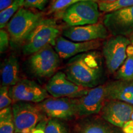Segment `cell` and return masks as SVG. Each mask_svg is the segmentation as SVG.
<instances>
[{"label": "cell", "mask_w": 133, "mask_h": 133, "mask_svg": "<svg viewBox=\"0 0 133 133\" xmlns=\"http://www.w3.org/2000/svg\"><path fill=\"white\" fill-rule=\"evenodd\" d=\"M107 99L121 101L133 106V81L118 80L106 84Z\"/></svg>", "instance_id": "obj_16"}, {"label": "cell", "mask_w": 133, "mask_h": 133, "mask_svg": "<svg viewBox=\"0 0 133 133\" xmlns=\"http://www.w3.org/2000/svg\"><path fill=\"white\" fill-rule=\"evenodd\" d=\"M101 46L99 39L88 42H75L60 36L56 40L54 49L60 58L69 59L82 53L92 51Z\"/></svg>", "instance_id": "obj_15"}, {"label": "cell", "mask_w": 133, "mask_h": 133, "mask_svg": "<svg viewBox=\"0 0 133 133\" xmlns=\"http://www.w3.org/2000/svg\"><path fill=\"white\" fill-rule=\"evenodd\" d=\"M2 86L11 87L19 81V63L14 54L4 60L1 68Z\"/></svg>", "instance_id": "obj_17"}, {"label": "cell", "mask_w": 133, "mask_h": 133, "mask_svg": "<svg viewBox=\"0 0 133 133\" xmlns=\"http://www.w3.org/2000/svg\"><path fill=\"white\" fill-rule=\"evenodd\" d=\"M78 2V0H55L49 8L48 14L61 12Z\"/></svg>", "instance_id": "obj_23"}, {"label": "cell", "mask_w": 133, "mask_h": 133, "mask_svg": "<svg viewBox=\"0 0 133 133\" xmlns=\"http://www.w3.org/2000/svg\"><path fill=\"white\" fill-rule=\"evenodd\" d=\"M99 11L110 13L133 6V0H116L114 2L97 1Z\"/></svg>", "instance_id": "obj_21"}, {"label": "cell", "mask_w": 133, "mask_h": 133, "mask_svg": "<svg viewBox=\"0 0 133 133\" xmlns=\"http://www.w3.org/2000/svg\"><path fill=\"white\" fill-rule=\"evenodd\" d=\"M53 1H55V0H53Z\"/></svg>", "instance_id": "obj_35"}, {"label": "cell", "mask_w": 133, "mask_h": 133, "mask_svg": "<svg viewBox=\"0 0 133 133\" xmlns=\"http://www.w3.org/2000/svg\"><path fill=\"white\" fill-rule=\"evenodd\" d=\"M60 57L51 45H48L31 55L29 60L30 69L38 77H50L57 70Z\"/></svg>", "instance_id": "obj_6"}, {"label": "cell", "mask_w": 133, "mask_h": 133, "mask_svg": "<svg viewBox=\"0 0 133 133\" xmlns=\"http://www.w3.org/2000/svg\"><path fill=\"white\" fill-rule=\"evenodd\" d=\"M81 133H115L102 124L92 123L86 126Z\"/></svg>", "instance_id": "obj_25"}, {"label": "cell", "mask_w": 133, "mask_h": 133, "mask_svg": "<svg viewBox=\"0 0 133 133\" xmlns=\"http://www.w3.org/2000/svg\"><path fill=\"white\" fill-rule=\"evenodd\" d=\"M65 74L78 85L89 89L96 87L102 76L101 56L92 51L73 57L68 62Z\"/></svg>", "instance_id": "obj_1"}, {"label": "cell", "mask_w": 133, "mask_h": 133, "mask_svg": "<svg viewBox=\"0 0 133 133\" xmlns=\"http://www.w3.org/2000/svg\"><path fill=\"white\" fill-rule=\"evenodd\" d=\"M130 44V39L123 36H113L104 42L102 52L110 72L118 70L127 57V49Z\"/></svg>", "instance_id": "obj_7"}, {"label": "cell", "mask_w": 133, "mask_h": 133, "mask_svg": "<svg viewBox=\"0 0 133 133\" xmlns=\"http://www.w3.org/2000/svg\"><path fill=\"white\" fill-rule=\"evenodd\" d=\"M25 0H15L12 4L10 5L9 7L5 9L0 12V28L4 29L10 20L16 14L19 10L24 7Z\"/></svg>", "instance_id": "obj_20"}, {"label": "cell", "mask_w": 133, "mask_h": 133, "mask_svg": "<svg viewBox=\"0 0 133 133\" xmlns=\"http://www.w3.org/2000/svg\"><path fill=\"white\" fill-rule=\"evenodd\" d=\"M131 120L133 121V111H132V114H131Z\"/></svg>", "instance_id": "obj_33"}, {"label": "cell", "mask_w": 133, "mask_h": 133, "mask_svg": "<svg viewBox=\"0 0 133 133\" xmlns=\"http://www.w3.org/2000/svg\"><path fill=\"white\" fill-rule=\"evenodd\" d=\"M43 19L41 13L33 12L25 7L21 8L7 25L11 44L14 47L24 45L30 34Z\"/></svg>", "instance_id": "obj_2"}, {"label": "cell", "mask_w": 133, "mask_h": 133, "mask_svg": "<svg viewBox=\"0 0 133 133\" xmlns=\"http://www.w3.org/2000/svg\"><path fill=\"white\" fill-rule=\"evenodd\" d=\"M124 133H133V121L130 120L122 128Z\"/></svg>", "instance_id": "obj_28"}, {"label": "cell", "mask_w": 133, "mask_h": 133, "mask_svg": "<svg viewBox=\"0 0 133 133\" xmlns=\"http://www.w3.org/2000/svg\"><path fill=\"white\" fill-rule=\"evenodd\" d=\"M100 16L97 1H79L71 5L61 14L63 21L70 26H76L98 23Z\"/></svg>", "instance_id": "obj_4"}, {"label": "cell", "mask_w": 133, "mask_h": 133, "mask_svg": "<svg viewBox=\"0 0 133 133\" xmlns=\"http://www.w3.org/2000/svg\"><path fill=\"white\" fill-rule=\"evenodd\" d=\"M106 99V84L91 88L86 95L78 99V116H86L101 112Z\"/></svg>", "instance_id": "obj_12"}, {"label": "cell", "mask_w": 133, "mask_h": 133, "mask_svg": "<svg viewBox=\"0 0 133 133\" xmlns=\"http://www.w3.org/2000/svg\"><path fill=\"white\" fill-rule=\"evenodd\" d=\"M130 41H131V44H132L133 45V33L131 34V35L130 36Z\"/></svg>", "instance_id": "obj_31"}, {"label": "cell", "mask_w": 133, "mask_h": 133, "mask_svg": "<svg viewBox=\"0 0 133 133\" xmlns=\"http://www.w3.org/2000/svg\"><path fill=\"white\" fill-rule=\"evenodd\" d=\"M133 106L128 103L109 100L105 101L101 112L102 118L113 125L123 128L131 120Z\"/></svg>", "instance_id": "obj_13"}, {"label": "cell", "mask_w": 133, "mask_h": 133, "mask_svg": "<svg viewBox=\"0 0 133 133\" xmlns=\"http://www.w3.org/2000/svg\"><path fill=\"white\" fill-rule=\"evenodd\" d=\"M49 0H25V8H35L42 11L45 8Z\"/></svg>", "instance_id": "obj_27"}, {"label": "cell", "mask_w": 133, "mask_h": 133, "mask_svg": "<svg viewBox=\"0 0 133 133\" xmlns=\"http://www.w3.org/2000/svg\"><path fill=\"white\" fill-rule=\"evenodd\" d=\"M10 36L8 31L4 29L0 30V52H4L9 48Z\"/></svg>", "instance_id": "obj_26"}, {"label": "cell", "mask_w": 133, "mask_h": 133, "mask_svg": "<svg viewBox=\"0 0 133 133\" xmlns=\"http://www.w3.org/2000/svg\"><path fill=\"white\" fill-rule=\"evenodd\" d=\"M14 1L15 0H0V11H2L6 9L12 4Z\"/></svg>", "instance_id": "obj_29"}, {"label": "cell", "mask_w": 133, "mask_h": 133, "mask_svg": "<svg viewBox=\"0 0 133 133\" xmlns=\"http://www.w3.org/2000/svg\"><path fill=\"white\" fill-rule=\"evenodd\" d=\"M45 133H69L65 125L59 119H48L45 128Z\"/></svg>", "instance_id": "obj_22"}, {"label": "cell", "mask_w": 133, "mask_h": 133, "mask_svg": "<svg viewBox=\"0 0 133 133\" xmlns=\"http://www.w3.org/2000/svg\"><path fill=\"white\" fill-rule=\"evenodd\" d=\"M15 126L12 107L0 111V133H14Z\"/></svg>", "instance_id": "obj_19"}, {"label": "cell", "mask_w": 133, "mask_h": 133, "mask_svg": "<svg viewBox=\"0 0 133 133\" xmlns=\"http://www.w3.org/2000/svg\"><path fill=\"white\" fill-rule=\"evenodd\" d=\"M9 87L6 86H1L0 89V109L3 110L10 107L12 102L9 94Z\"/></svg>", "instance_id": "obj_24"}, {"label": "cell", "mask_w": 133, "mask_h": 133, "mask_svg": "<svg viewBox=\"0 0 133 133\" xmlns=\"http://www.w3.org/2000/svg\"><path fill=\"white\" fill-rule=\"evenodd\" d=\"M116 0H99V1H102V2H114Z\"/></svg>", "instance_id": "obj_30"}, {"label": "cell", "mask_w": 133, "mask_h": 133, "mask_svg": "<svg viewBox=\"0 0 133 133\" xmlns=\"http://www.w3.org/2000/svg\"><path fill=\"white\" fill-rule=\"evenodd\" d=\"M29 133H33V132H32V131H31V132H29Z\"/></svg>", "instance_id": "obj_34"}, {"label": "cell", "mask_w": 133, "mask_h": 133, "mask_svg": "<svg viewBox=\"0 0 133 133\" xmlns=\"http://www.w3.org/2000/svg\"><path fill=\"white\" fill-rule=\"evenodd\" d=\"M78 2L79 1H97L96 0H78Z\"/></svg>", "instance_id": "obj_32"}, {"label": "cell", "mask_w": 133, "mask_h": 133, "mask_svg": "<svg viewBox=\"0 0 133 133\" xmlns=\"http://www.w3.org/2000/svg\"><path fill=\"white\" fill-rule=\"evenodd\" d=\"M16 133H29L44 119V113L38 105L30 102H14L12 107Z\"/></svg>", "instance_id": "obj_5"}, {"label": "cell", "mask_w": 133, "mask_h": 133, "mask_svg": "<svg viewBox=\"0 0 133 133\" xmlns=\"http://www.w3.org/2000/svg\"><path fill=\"white\" fill-rule=\"evenodd\" d=\"M48 92L53 97L78 99L90 90L75 84L68 79L66 74L62 71L56 73L52 76L46 85Z\"/></svg>", "instance_id": "obj_8"}, {"label": "cell", "mask_w": 133, "mask_h": 133, "mask_svg": "<svg viewBox=\"0 0 133 133\" xmlns=\"http://www.w3.org/2000/svg\"><path fill=\"white\" fill-rule=\"evenodd\" d=\"M104 25L114 36H131L133 33V6L107 13Z\"/></svg>", "instance_id": "obj_11"}, {"label": "cell", "mask_w": 133, "mask_h": 133, "mask_svg": "<svg viewBox=\"0 0 133 133\" xmlns=\"http://www.w3.org/2000/svg\"><path fill=\"white\" fill-rule=\"evenodd\" d=\"M38 106L51 118L67 120L78 115V99L48 97Z\"/></svg>", "instance_id": "obj_9"}, {"label": "cell", "mask_w": 133, "mask_h": 133, "mask_svg": "<svg viewBox=\"0 0 133 133\" xmlns=\"http://www.w3.org/2000/svg\"><path fill=\"white\" fill-rule=\"evenodd\" d=\"M9 94L13 103H40L49 97L46 88L28 79H21L16 84L10 87Z\"/></svg>", "instance_id": "obj_10"}, {"label": "cell", "mask_w": 133, "mask_h": 133, "mask_svg": "<svg viewBox=\"0 0 133 133\" xmlns=\"http://www.w3.org/2000/svg\"><path fill=\"white\" fill-rule=\"evenodd\" d=\"M62 33L65 37L75 42H88L107 38L108 30L104 24L97 23L86 25L70 26Z\"/></svg>", "instance_id": "obj_14"}, {"label": "cell", "mask_w": 133, "mask_h": 133, "mask_svg": "<svg viewBox=\"0 0 133 133\" xmlns=\"http://www.w3.org/2000/svg\"><path fill=\"white\" fill-rule=\"evenodd\" d=\"M60 33L59 26L53 19H43L27 38L23 45V53L32 55L48 45H56Z\"/></svg>", "instance_id": "obj_3"}, {"label": "cell", "mask_w": 133, "mask_h": 133, "mask_svg": "<svg viewBox=\"0 0 133 133\" xmlns=\"http://www.w3.org/2000/svg\"><path fill=\"white\" fill-rule=\"evenodd\" d=\"M116 77L119 80L133 81V45L130 44L127 49V57L117 71Z\"/></svg>", "instance_id": "obj_18"}]
</instances>
